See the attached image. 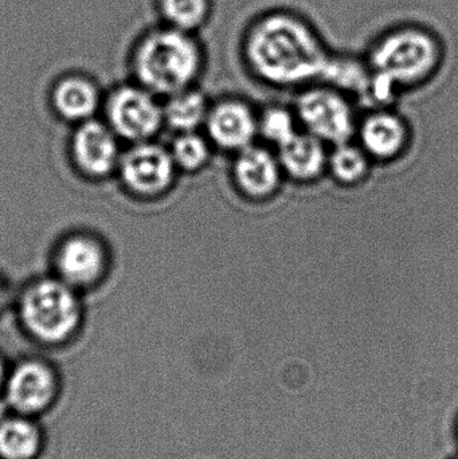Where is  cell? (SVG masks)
Here are the masks:
<instances>
[{
  "label": "cell",
  "instance_id": "cell-24",
  "mask_svg": "<svg viewBox=\"0 0 458 459\" xmlns=\"http://www.w3.org/2000/svg\"><path fill=\"white\" fill-rule=\"evenodd\" d=\"M457 439H458V420H457Z\"/></svg>",
  "mask_w": 458,
  "mask_h": 459
},
{
  "label": "cell",
  "instance_id": "cell-11",
  "mask_svg": "<svg viewBox=\"0 0 458 459\" xmlns=\"http://www.w3.org/2000/svg\"><path fill=\"white\" fill-rule=\"evenodd\" d=\"M280 161L264 148L239 151L233 167L237 187L253 199L269 198L276 193L281 179Z\"/></svg>",
  "mask_w": 458,
  "mask_h": 459
},
{
  "label": "cell",
  "instance_id": "cell-18",
  "mask_svg": "<svg viewBox=\"0 0 458 459\" xmlns=\"http://www.w3.org/2000/svg\"><path fill=\"white\" fill-rule=\"evenodd\" d=\"M39 449V434L31 423L22 420H4L0 425V457L31 459Z\"/></svg>",
  "mask_w": 458,
  "mask_h": 459
},
{
  "label": "cell",
  "instance_id": "cell-17",
  "mask_svg": "<svg viewBox=\"0 0 458 459\" xmlns=\"http://www.w3.org/2000/svg\"><path fill=\"white\" fill-rule=\"evenodd\" d=\"M159 10L167 26L198 34L212 22L215 0H159Z\"/></svg>",
  "mask_w": 458,
  "mask_h": 459
},
{
  "label": "cell",
  "instance_id": "cell-2",
  "mask_svg": "<svg viewBox=\"0 0 458 459\" xmlns=\"http://www.w3.org/2000/svg\"><path fill=\"white\" fill-rule=\"evenodd\" d=\"M444 42L429 24L401 21L376 32L366 48L370 93L389 100L395 91L424 85L443 66Z\"/></svg>",
  "mask_w": 458,
  "mask_h": 459
},
{
  "label": "cell",
  "instance_id": "cell-1",
  "mask_svg": "<svg viewBox=\"0 0 458 459\" xmlns=\"http://www.w3.org/2000/svg\"><path fill=\"white\" fill-rule=\"evenodd\" d=\"M333 51L316 22L289 5L258 11L238 38L246 72L273 88H301L322 80Z\"/></svg>",
  "mask_w": 458,
  "mask_h": 459
},
{
  "label": "cell",
  "instance_id": "cell-13",
  "mask_svg": "<svg viewBox=\"0 0 458 459\" xmlns=\"http://www.w3.org/2000/svg\"><path fill=\"white\" fill-rule=\"evenodd\" d=\"M51 104L59 117L78 126L94 118L101 97L97 86L88 78L67 75L54 86Z\"/></svg>",
  "mask_w": 458,
  "mask_h": 459
},
{
  "label": "cell",
  "instance_id": "cell-3",
  "mask_svg": "<svg viewBox=\"0 0 458 459\" xmlns=\"http://www.w3.org/2000/svg\"><path fill=\"white\" fill-rule=\"evenodd\" d=\"M207 53L198 34L166 26L145 35L134 56L137 83L158 97L194 88L203 74Z\"/></svg>",
  "mask_w": 458,
  "mask_h": 459
},
{
  "label": "cell",
  "instance_id": "cell-14",
  "mask_svg": "<svg viewBox=\"0 0 458 459\" xmlns=\"http://www.w3.org/2000/svg\"><path fill=\"white\" fill-rule=\"evenodd\" d=\"M363 151L374 158H394L408 143L405 123L390 112H376L366 118L360 128Z\"/></svg>",
  "mask_w": 458,
  "mask_h": 459
},
{
  "label": "cell",
  "instance_id": "cell-5",
  "mask_svg": "<svg viewBox=\"0 0 458 459\" xmlns=\"http://www.w3.org/2000/svg\"><path fill=\"white\" fill-rule=\"evenodd\" d=\"M304 88L296 110L307 132L323 143L349 142L354 134V113L343 91L323 81Z\"/></svg>",
  "mask_w": 458,
  "mask_h": 459
},
{
  "label": "cell",
  "instance_id": "cell-6",
  "mask_svg": "<svg viewBox=\"0 0 458 459\" xmlns=\"http://www.w3.org/2000/svg\"><path fill=\"white\" fill-rule=\"evenodd\" d=\"M105 117L118 139L132 144L151 142L163 126V105L139 83L120 86L105 102Z\"/></svg>",
  "mask_w": 458,
  "mask_h": 459
},
{
  "label": "cell",
  "instance_id": "cell-19",
  "mask_svg": "<svg viewBox=\"0 0 458 459\" xmlns=\"http://www.w3.org/2000/svg\"><path fill=\"white\" fill-rule=\"evenodd\" d=\"M172 160L177 169L195 172L203 169L210 159V145L206 139L195 132L177 134L169 147Z\"/></svg>",
  "mask_w": 458,
  "mask_h": 459
},
{
  "label": "cell",
  "instance_id": "cell-10",
  "mask_svg": "<svg viewBox=\"0 0 458 459\" xmlns=\"http://www.w3.org/2000/svg\"><path fill=\"white\" fill-rule=\"evenodd\" d=\"M204 126L215 145L239 152L252 145L258 132V120L246 102L225 99L210 107Z\"/></svg>",
  "mask_w": 458,
  "mask_h": 459
},
{
  "label": "cell",
  "instance_id": "cell-4",
  "mask_svg": "<svg viewBox=\"0 0 458 459\" xmlns=\"http://www.w3.org/2000/svg\"><path fill=\"white\" fill-rule=\"evenodd\" d=\"M18 315L34 339L61 344L80 328L83 312L78 291L58 277H48L32 281L22 291Z\"/></svg>",
  "mask_w": 458,
  "mask_h": 459
},
{
  "label": "cell",
  "instance_id": "cell-16",
  "mask_svg": "<svg viewBox=\"0 0 458 459\" xmlns=\"http://www.w3.org/2000/svg\"><path fill=\"white\" fill-rule=\"evenodd\" d=\"M209 109L206 97L201 91L194 88L186 89L167 97L163 105L164 124L177 134L195 132L199 126H204Z\"/></svg>",
  "mask_w": 458,
  "mask_h": 459
},
{
  "label": "cell",
  "instance_id": "cell-25",
  "mask_svg": "<svg viewBox=\"0 0 458 459\" xmlns=\"http://www.w3.org/2000/svg\"><path fill=\"white\" fill-rule=\"evenodd\" d=\"M458 459V458H457Z\"/></svg>",
  "mask_w": 458,
  "mask_h": 459
},
{
  "label": "cell",
  "instance_id": "cell-23",
  "mask_svg": "<svg viewBox=\"0 0 458 459\" xmlns=\"http://www.w3.org/2000/svg\"><path fill=\"white\" fill-rule=\"evenodd\" d=\"M3 380H4V367H3L2 360H0V387H2Z\"/></svg>",
  "mask_w": 458,
  "mask_h": 459
},
{
  "label": "cell",
  "instance_id": "cell-12",
  "mask_svg": "<svg viewBox=\"0 0 458 459\" xmlns=\"http://www.w3.org/2000/svg\"><path fill=\"white\" fill-rule=\"evenodd\" d=\"M54 394L56 379L53 372L39 361L21 364L8 380V402L21 412H38L46 409Z\"/></svg>",
  "mask_w": 458,
  "mask_h": 459
},
{
  "label": "cell",
  "instance_id": "cell-9",
  "mask_svg": "<svg viewBox=\"0 0 458 459\" xmlns=\"http://www.w3.org/2000/svg\"><path fill=\"white\" fill-rule=\"evenodd\" d=\"M54 269L56 277L75 290L91 288L107 274V250L91 235H70L56 250Z\"/></svg>",
  "mask_w": 458,
  "mask_h": 459
},
{
  "label": "cell",
  "instance_id": "cell-8",
  "mask_svg": "<svg viewBox=\"0 0 458 459\" xmlns=\"http://www.w3.org/2000/svg\"><path fill=\"white\" fill-rule=\"evenodd\" d=\"M118 140L107 123L96 118L78 124L70 142L75 169L89 179H105L115 174L123 155Z\"/></svg>",
  "mask_w": 458,
  "mask_h": 459
},
{
  "label": "cell",
  "instance_id": "cell-21",
  "mask_svg": "<svg viewBox=\"0 0 458 459\" xmlns=\"http://www.w3.org/2000/svg\"><path fill=\"white\" fill-rule=\"evenodd\" d=\"M258 131L266 140L281 147L296 134L293 116L284 108H269L258 120Z\"/></svg>",
  "mask_w": 458,
  "mask_h": 459
},
{
  "label": "cell",
  "instance_id": "cell-7",
  "mask_svg": "<svg viewBox=\"0 0 458 459\" xmlns=\"http://www.w3.org/2000/svg\"><path fill=\"white\" fill-rule=\"evenodd\" d=\"M177 171L169 150L151 140L132 144L121 155L116 174L129 194L137 198L153 199L172 187Z\"/></svg>",
  "mask_w": 458,
  "mask_h": 459
},
{
  "label": "cell",
  "instance_id": "cell-15",
  "mask_svg": "<svg viewBox=\"0 0 458 459\" xmlns=\"http://www.w3.org/2000/svg\"><path fill=\"white\" fill-rule=\"evenodd\" d=\"M280 166L296 180L316 179L328 163L322 140L314 134H296L280 147Z\"/></svg>",
  "mask_w": 458,
  "mask_h": 459
},
{
  "label": "cell",
  "instance_id": "cell-22",
  "mask_svg": "<svg viewBox=\"0 0 458 459\" xmlns=\"http://www.w3.org/2000/svg\"><path fill=\"white\" fill-rule=\"evenodd\" d=\"M7 288H5L4 282L0 280V312H2L3 307L7 304Z\"/></svg>",
  "mask_w": 458,
  "mask_h": 459
},
{
  "label": "cell",
  "instance_id": "cell-20",
  "mask_svg": "<svg viewBox=\"0 0 458 459\" xmlns=\"http://www.w3.org/2000/svg\"><path fill=\"white\" fill-rule=\"evenodd\" d=\"M328 163L333 177L343 185L359 183L367 174V153L349 142L336 145Z\"/></svg>",
  "mask_w": 458,
  "mask_h": 459
}]
</instances>
